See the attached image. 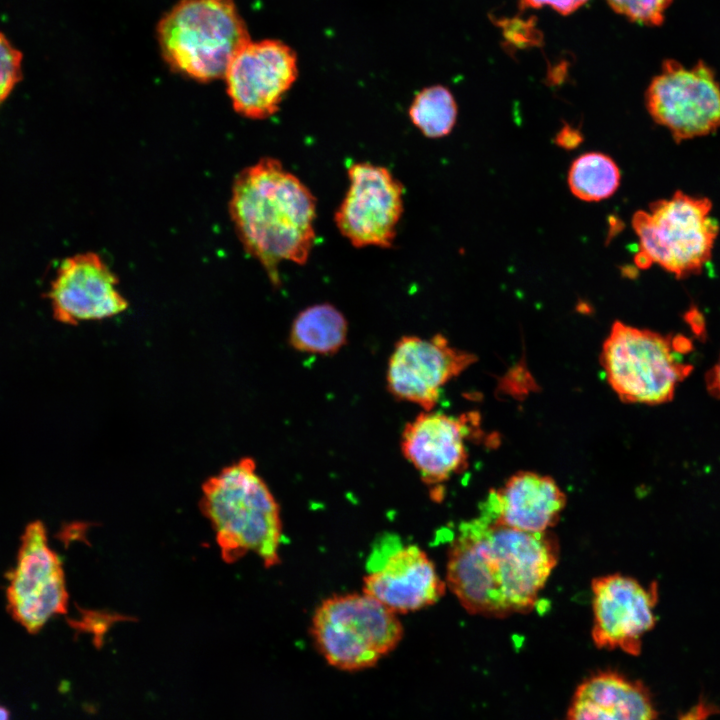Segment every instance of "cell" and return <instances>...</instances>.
Returning <instances> with one entry per match:
<instances>
[{"label":"cell","mask_w":720,"mask_h":720,"mask_svg":"<svg viewBox=\"0 0 720 720\" xmlns=\"http://www.w3.org/2000/svg\"><path fill=\"white\" fill-rule=\"evenodd\" d=\"M559 552L550 531H518L480 515L459 526L448 550L445 582L470 614L527 613L557 565Z\"/></svg>","instance_id":"6da1fadb"},{"label":"cell","mask_w":720,"mask_h":720,"mask_svg":"<svg viewBox=\"0 0 720 720\" xmlns=\"http://www.w3.org/2000/svg\"><path fill=\"white\" fill-rule=\"evenodd\" d=\"M230 214L245 250L280 285L279 264L307 262L315 243L316 199L280 161L263 158L232 187Z\"/></svg>","instance_id":"7a4b0ae2"},{"label":"cell","mask_w":720,"mask_h":720,"mask_svg":"<svg viewBox=\"0 0 720 720\" xmlns=\"http://www.w3.org/2000/svg\"><path fill=\"white\" fill-rule=\"evenodd\" d=\"M200 507L225 562L234 563L249 552L266 568L280 562V508L252 458L243 457L207 479Z\"/></svg>","instance_id":"3957f363"},{"label":"cell","mask_w":720,"mask_h":720,"mask_svg":"<svg viewBox=\"0 0 720 720\" xmlns=\"http://www.w3.org/2000/svg\"><path fill=\"white\" fill-rule=\"evenodd\" d=\"M157 40L174 71L207 82L224 77L250 38L234 0H180L159 21Z\"/></svg>","instance_id":"277c9868"},{"label":"cell","mask_w":720,"mask_h":720,"mask_svg":"<svg viewBox=\"0 0 720 720\" xmlns=\"http://www.w3.org/2000/svg\"><path fill=\"white\" fill-rule=\"evenodd\" d=\"M692 342L615 321L604 341L600 363L607 381L625 403L659 405L673 399L693 370L684 355Z\"/></svg>","instance_id":"5b68a950"},{"label":"cell","mask_w":720,"mask_h":720,"mask_svg":"<svg viewBox=\"0 0 720 720\" xmlns=\"http://www.w3.org/2000/svg\"><path fill=\"white\" fill-rule=\"evenodd\" d=\"M711 210L708 198L676 191L670 198L650 203L648 211L635 212L636 265L646 269L656 264L677 278L700 273L712 258L719 233Z\"/></svg>","instance_id":"8992f818"},{"label":"cell","mask_w":720,"mask_h":720,"mask_svg":"<svg viewBox=\"0 0 720 720\" xmlns=\"http://www.w3.org/2000/svg\"><path fill=\"white\" fill-rule=\"evenodd\" d=\"M403 634L397 614L364 592L328 597L311 621L315 647L329 665L344 671L375 666Z\"/></svg>","instance_id":"52a82bcc"},{"label":"cell","mask_w":720,"mask_h":720,"mask_svg":"<svg viewBox=\"0 0 720 720\" xmlns=\"http://www.w3.org/2000/svg\"><path fill=\"white\" fill-rule=\"evenodd\" d=\"M645 103L652 119L678 143L720 128V85L702 61L691 68L664 61L647 88Z\"/></svg>","instance_id":"ba28073f"},{"label":"cell","mask_w":720,"mask_h":720,"mask_svg":"<svg viewBox=\"0 0 720 720\" xmlns=\"http://www.w3.org/2000/svg\"><path fill=\"white\" fill-rule=\"evenodd\" d=\"M349 187L335 213L339 232L357 248H390L403 213V186L383 166L358 162L348 169Z\"/></svg>","instance_id":"9c48e42d"},{"label":"cell","mask_w":720,"mask_h":720,"mask_svg":"<svg viewBox=\"0 0 720 720\" xmlns=\"http://www.w3.org/2000/svg\"><path fill=\"white\" fill-rule=\"evenodd\" d=\"M7 598L13 617L31 633L66 610L68 596L62 563L49 547L39 521L24 532L16 566L9 575Z\"/></svg>","instance_id":"30bf717a"},{"label":"cell","mask_w":720,"mask_h":720,"mask_svg":"<svg viewBox=\"0 0 720 720\" xmlns=\"http://www.w3.org/2000/svg\"><path fill=\"white\" fill-rule=\"evenodd\" d=\"M476 360L474 354L451 345L442 334L430 338L406 335L396 342L389 358L387 388L397 400L431 411L442 388Z\"/></svg>","instance_id":"8fae6325"},{"label":"cell","mask_w":720,"mask_h":720,"mask_svg":"<svg viewBox=\"0 0 720 720\" xmlns=\"http://www.w3.org/2000/svg\"><path fill=\"white\" fill-rule=\"evenodd\" d=\"M297 75L295 52L280 40L266 39L244 45L224 78L235 111L250 119H264L278 111Z\"/></svg>","instance_id":"7c38bea8"},{"label":"cell","mask_w":720,"mask_h":720,"mask_svg":"<svg viewBox=\"0 0 720 720\" xmlns=\"http://www.w3.org/2000/svg\"><path fill=\"white\" fill-rule=\"evenodd\" d=\"M592 640L600 649L640 654L643 636L656 624L657 584L645 587L619 573L592 580Z\"/></svg>","instance_id":"4fadbf2b"},{"label":"cell","mask_w":720,"mask_h":720,"mask_svg":"<svg viewBox=\"0 0 720 720\" xmlns=\"http://www.w3.org/2000/svg\"><path fill=\"white\" fill-rule=\"evenodd\" d=\"M118 278L96 253L66 258L47 297L53 317L66 325L99 321L124 312L129 303L118 290Z\"/></svg>","instance_id":"5bb4252c"},{"label":"cell","mask_w":720,"mask_h":720,"mask_svg":"<svg viewBox=\"0 0 720 720\" xmlns=\"http://www.w3.org/2000/svg\"><path fill=\"white\" fill-rule=\"evenodd\" d=\"M363 578V592L395 614L415 612L441 599L446 582L417 545H396L376 553Z\"/></svg>","instance_id":"9a60e30c"},{"label":"cell","mask_w":720,"mask_h":720,"mask_svg":"<svg viewBox=\"0 0 720 720\" xmlns=\"http://www.w3.org/2000/svg\"><path fill=\"white\" fill-rule=\"evenodd\" d=\"M478 424L473 413L456 417L423 411L402 431V454L424 483L440 484L468 466L466 441L478 432Z\"/></svg>","instance_id":"2e32d148"},{"label":"cell","mask_w":720,"mask_h":720,"mask_svg":"<svg viewBox=\"0 0 720 720\" xmlns=\"http://www.w3.org/2000/svg\"><path fill=\"white\" fill-rule=\"evenodd\" d=\"M565 506L566 495L552 477L519 471L490 491L481 516L507 528L541 533L558 523Z\"/></svg>","instance_id":"e0dca14e"},{"label":"cell","mask_w":720,"mask_h":720,"mask_svg":"<svg viewBox=\"0 0 720 720\" xmlns=\"http://www.w3.org/2000/svg\"><path fill=\"white\" fill-rule=\"evenodd\" d=\"M648 688L611 670L591 674L571 699L566 720H656Z\"/></svg>","instance_id":"ac0fdd59"},{"label":"cell","mask_w":720,"mask_h":720,"mask_svg":"<svg viewBox=\"0 0 720 720\" xmlns=\"http://www.w3.org/2000/svg\"><path fill=\"white\" fill-rule=\"evenodd\" d=\"M348 323L329 303L309 306L297 314L289 331V344L297 351L329 356L347 342Z\"/></svg>","instance_id":"d6986e66"},{"label":"cell","mask_w":720,"mask_h":720,"mask_svg":"<svg viewBox=\"0 0 720 720\" xmlns=\"http://www.w3.org/2000/svg\"><path fill=\"white\" fill-rule=\"evenodd\" d=\"M620 178V170L611 157L600 152H588L571 164L568 186L578 199L600 201L616 192Z\"/></svg>","instance_id":"ffe728a7"},{"label":"cell","mask_w":720,"mask_h":720,"mask_svg":"<svg viewBox=\"0 0 720 720\" xmlns=\"http://www.w3.org/2000/svg\"><path fill=\"white\" fill-rule=\"evenodd\" d=\"M408 114L424 136L440 138L453 129L457 119V104L449 89L433 85L416 94Z\"/></svg>","instance_id":"44dd1931"},{"label":"cell","mask_w":720,"mask_h":720,"mask_svg":"<svg viewBox=\"0 0 720 720\" xmlns=\"http://www.w3.org/2000/svg\"><path fill=\"white\" fill-rule=\"evenodd\" d=\"M618 14L632 22L646 26H659L673 0H607Z\"/></svg>","instance_id":"7402d4cb"},{"label":"cell","mask_w":720,"mask_h":720,"mask_svg":"<svg viewBox=\"0 0 720 720\" xmlns=\"http://www.w3.org/2000/svg\"><path fill=\"white\" fill-rule=\"evenodd\" d=\"M22 79V54L0 32V105Z\"/></svg>","instance_id":"603a6c76"},{"label":"cell","mask_w":720,"mask_h":720,"mask_svg":"<svg viewBox=\"0 0 720 720\" xmlns=\"http://www.w3.org/2000/svg\"><path fill=\"white\" fill-rule=\"evenodd\" d=\"M502 27L506 39L518 47L537 45L540 41L536 26L529 21L516 18L503 20Z\"/></svg>","instance_id":"cb8c5ba5"},{"label":"cell","mask_w":720,"mask_h":720,"mask_svg":"<svg viewBox=\"0 0 720 720\" xmlns=\"http://www.w3.org/2000/svg\"><path fill=\"white\" fill-rule=\"evenodd\" d=\"M522 6L541 8L548 6L562 15H568L586 4L589 0H520Z\"/></svg>","instance_id":"d4e9b609"},{"label":"cell","mask_w":720,"mask_h":720,"mask_svg":"<svg viewBox=\"0 0 720 720\" xmlns=\"http://www.w3.org/2000/svg\"><path fill=\"white\" fill-rule=\"evenodd\" d=\"M583 141L581 132L569 124H565L557 133L555 142L564 149H574Z\"/></svg>","instance_id":"484cf974"},{"label":"cell","mask_w":720,"mask_h":720,"mask_svg":"<svg viewBox=\"0 0 720 720\" xmlns=\"http://www.w3.org/2000/svg\"><path fill=\"white\" fill-rule=\"evenodd\" d=\"M707 391L715 398L720 399V356L705 376Z\"/></svg>","instance_id":"4316f807"},{"label":"cell","mask_w":720,"mask_h":720,"mask_svg":"<svg viewBox=\"0 0 720 720\" xmlns=\"http://www.w3.org/2000/svg\"><path fill=\"white\" fill-rule=\"evenodd\" d=\"M0 720H10V713L6 707L0 704Z\"/></svg>","instance_id":"83f0119b"}]
</instances>
